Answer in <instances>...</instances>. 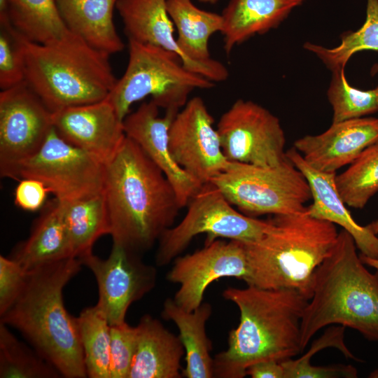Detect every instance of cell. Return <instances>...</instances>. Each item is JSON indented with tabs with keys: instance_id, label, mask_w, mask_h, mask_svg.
I'll return each instance as SVG.
<instances>
[{
	"instance_id": "obj_24",
	"label": "cell",
	"mask_w": 378,
	"mask_h": 378,
	"mask_svg": "<svg viewBox=\"0 0 378 378\" xmlns=\"http://www.w3.org/2000/svg\"><path fill=\"white\" fill-rule=\"evenodd\" d=\"M59 14L69 31L93 48L112 55L124 44L113 19L117 0H55Z\"/></svg>"
},
{
	"instance_id": "obj_37",
	"label": "cell",
	"mask_w": 378,
	"mask_h": 378,
	"mask_svg": "<svg viewBox=\"0 0 378 378\" xmlns=\"http://www.w3.org/2000/svg\"><path fill=\"white\" fill-rule=\"evenodd\" d=\"M344 330L345 327L343 326L332 325L319 338H317L312 342L307 352L300 358L297 359L289 358L281 361L284 370V377L288 372L310 365L312 357L319 351L328 347L337 349L346 358L359 360L344 344Z\"/></svg>"
},
{
	"instance_id": "obj_2",
	"label": "cell",
	"mask_w": 378,
	"mask_h": 378,
	"mask_svg": "<svg viewBox=\"0 0 378 378\" xmlns=\"http://www.w3.org/2000/svg\"><path fill=\"white\" fill-rule=\"evenodd\" d=\"M223 296L237 306L240 318L227 349L214 358V377L242 378L255 363L281 362L303 351L301 321L309 299L299 290L247 286L228 288Z\"/></svg>"
},
{
	"instance_id": "obj_38",
	"label": "cell",
	"mask_w": 378,
	"mask_h": 378,
	"mask_svg": "<svg viewBox=\"0 0 378 378\" xmlns=\"http://www.w3.org/2000/svg\"><path fill=\"white\" fill-rule=\"evenodd\" d=\"M49 192L41 181L31 178H21L15 190V203L25 211H36L43 205Z\"/></svg>"
},
{
	"instance_id": "obj_32",
	"label": "cell",
	"mask_w": 378,
	"mask_h": 378,
	"mask_svg": "<svg viewBox=\"0 0 378 378\" xmlns=\"http://www.w3.org/2000/svg\"><path fill=\"white\" fill-rule=\"evenodd\" d=\"M340 197L348 206L363 208L378 192V140L368 146L342 174L335 176Z\"/></svg>"
},
{
	"instance_id": "obj_6",
	"label": "cell",
	"mask_w": 378,
	"mask_h": 378,
	"mask_svg": "<svg viewBox=\"0 0 378 378\" xmlns=\"http://www.w3.org/2000/svg\"><path fill=\"white\" fill-rule=\"evenodd\" d=\"M259 240L243 243L248 265L247 286L299 290L309 300L314 274L332 250L338 231L334 223L301 212L275 215Z\"/></svg>"
},
{
	"instance_id": "obj_46",
	"label": "cell",
	"mask_w": 378,
	"mask_h": 378,
	"mask_svg": "<svg viewBox=\"0 0 378 378\" xmlns=\"http://www.w3.org/2000/svg\"><path fill=\"white\" fill-rule=\"evenodd\" d=\"M375 91H376V92H377V102H378V86L375 88Z\"/></svg>"
},
{
	"instance_id": "obj_17",
	"label": "cell",
	"mask_w": 378,
	"mask_h": 378,
	"mask_svg": "<svg viewBox=\"0 0 378 378\" xmlns=\"http://www.w3.org/2000/svg\"><path fill=\"white\" fill-rule=\"evenodd\" d=\"M52 126L69 144L106 163L121 145L123 120L108 97L99 102L52 113Z\"/></svg>"
},
{
	"instance_id": "obj_23",
	"label": "cell",
	"mask_w": 378,
	"mask_h": 378,
	"mask_svg": "<svg viewBox=\"0 0 378 378\" xmlns=\"http://www.w3.org/2000/svg\"><path fill=\"white\" fill-rule=\"evenodd\" d=\"M23 269L39 267L75 257L66 228L62 205L55 198L34 223L29 237L10 256Z\"/></svg>"
},
{
	"instance_id": "obj_19",
	"label": "cell",
	"mask_w": 378,
	"mask_h": 378,
	"mask_svg": "<svg viewBox=\"0 0 378 378\" xmlns=\"http://www.w3.org/2000/svg\"><path fill=\"white\" fill-rule=\"evenodd\" d=\"M168 14L178 31L177 44L183 54V65L188 70L213 82H222L229 76L227 69L211 57L209 40L221 32V14L200 9L192 0H167Z\"/></svg>"
},
{
	"instance_id": "obj_9",
	"label": "cell",
	"mask_w": 378,
	"mask_h": 378,
	"mask_svg": "<svg viewBox=\"0 0 378 378\" xmlns=\"http://www.w3.org/2000/svg\"><path fill=\"white\" fill-rule=\"evenodd\" d=\"M187 206L182 220L165 230L158 240V266L174 260L198 234H206L205 244L220 237L251 243L261 239L272 225L270 219L262 220L236 211L211 181L203 183Z\"/></svg>"
},
{
	"instance_id": "obj_29",
	"label": "cell",
	"mask_w": 378,
	"mask_h": 378,
	"mask_svg": "<svg viewBox=\"0 0 378 378\" xmlns=\"http://www.w3.org/2000/svg\"><path fill=\"white\" fill-rule=\"evenodd\" d=\"M88 377L111 378V326L95 305L76 317Z\"/></svg>"
},
{
	"instance_id": "obj_39",
	"label": "cell",
	"mask_w": 378,
	"mask_h": 378,
	"mask_svg": "<svg viewBox=\"0 0 378 378\" xmlns=\"http://www.w3.org/2000/svg\"><path fill=\"white\" fill-rule=\"evenodd\" d=\"M357 369L351 365L316 366L312 364L288 372L285 378H356Z\"/></svg>"
},
{
	"instance_id": "obj_21",
	"label": "cell",
	"mask_w": 378,
	"mask_h": 378,
	"mask_svg": "<svg viewBox=\"0 0 378 378\" xmlns=\"http://www.w3.org/2000/svg\"><path fill=\"white\" fill-rule=\"evenodd\" d=\"M136 327V348L128 378L181 377L185 349L179 335L148 314Z\"/></svg>"
},
{
	"instance_id": "obj_41",
	"label": "cell",
	"mask_w": 378,
	"mask_h": 378,
	"mask_svg": "<svg viewBox=\"0 0 378 378\" xmlns=\"http://www.w3.org/2000/svg\"><path fill=\"white\" fill-rule=\"evenodd\" d=\"M360 258L364 265H367L377 270L378 272V259L369 258L368 256L360 254Z\"/></svg>"
},
{
	"instance_id": "obj_3",
	"label": "cell",
	"mask_w": 378,
	"mask_h": 378,
	"mask_svg": "<svg viewBox=\"0 0 378 378\" xmlns=\"http://www.w3.org/2000/svg\"><path fill=\"white\" fill-rule=\"evenodd\" d=\"M82 265L71 258L29 272L21 293L1 316L66 378L88 377L77 319L66 309L62 294Z\"/></svg>"
},
{
	"instance_id": "obj_20",
	"label": "cell",
	"mask_w": 378,
	"mask_h": 378,
	"mask_svg": "<svg viewBox=\"0 0 378 378\" xmlns=\"http://www.w3.org/2000/svg\"><path fill=\"white\" fill-rule=\"evenodd\" d=\"M286 156L309 185L312 203L307 206L308 213L314 218L341 226L352 236L360 254L378 259V237L366 226L359 225L351 215L337 190L336 173L314 169L293 147L286 150Z\"/></svg>"
},
{
	"instance_id": "obj_28",
	"label": "cell",
	"mask_w": 378,
	"mask_h": 378,
	"mask_svg": "<svg viewBox=\"0 0 378 378\" xmlns=\"http://www.w3.org/2000/svg\"><path fill=\"white\" fill-rule=\"evenodd\" d=\"M60 202L75 257L92 252L95 241L100 237L110 234L104 191L86 199Z\"/></svg>"
},
{
	"instance_id": "obj_8",
	"label": "cell",
	"mask_w": 378,
	"mask_h": 378,
	"mask_svg": "<svg viewBox=\"0 0 378 378\" xmlns=\"http://www.w3.org/2000/svg\"><path fill=\"white\" fill-rule=\"evenodd\" d=\"M210 181L232 205L251 217L301 212L312 199L307 179L288 158L274 167L230 162Z\"/></svg>"
},
{
	"instance_id": "obj_26",
	"label": "cell",
	"mask_w": 378,
	"mask_h": 378,
	"mask_svg": "<svg viewBox=\"0 0 378 378\" xmlns=\"http://www.w3.org/2000/svg\"><path fill=\"white\" fill-rule=\"evenodd\" d=\"M167 0H117L115 8L122 18L129 40L150 44L183 54L174 35V23L166 6Z\"/></svg>"
},
{
	"instance_id": "obj_4",
	"label": "cell",
	"mask_w": 378,
	"mask_h": 378,
	"mask_svg": "<svg viewBox=\"0 0 378 378\" xmlns=\"http://www.w3.org/2000/svg\"><path fill=\"white\" fill-rule=\"evenodd\" d=\"M356 248L342 229L316 270L312 296L301 321L303 350L318 330L332 325L349 327L378 342V275L366 269Z\"/></svg>"
},
{
	"instance_id": "obj_5",
	"label": "cell",
	"mask_w": 378,
	"mask_h": 378,
	"mask_svg": "<svg viewBox=\"0 0 378 378\" xmlns=\"http://www.w3.org/2000/svg\"><path fill=\"white\" fill-rule=\"evenodd\" d=\"M15 33L24 59V80L52 113L102 101L115 86L118 79L110 55L71 31L45 43Z\"/></svg>"
},
{
	"instance_id": "obj_30",
	"label": "cell",
	"mask_w": 378,
	"mask_h": 378,
	"mask_svg": "<svg viewBox=\"0 0 378 378\" xmlns=\"http://www.w3.org/2000/svg\"><path fill=\"white\" fill-rule=\"evenodd\" d=\"M366 18L362 27L355 31L344 32L339 46L328 48L306 42L304 48L314 52L326 66L333 71L344 68L350 57L361 50L378 51V0H366ZM372 75L378 73V64L371 69Z\"/></svg>"
},
{
	"instance_id": "obj_14",
	"label": "cell",
	"mask_w": 378,
	"mask_h": 378,
	"mask_svg": "<svg viewBox=\"0 0 378 378\" xmlns=\"http://www.w3.org/2000/svg\"><path fill=\"white\" fill-rule=\"evenodd\" d=\"M214 122L202 99L195 97L177 113L169 130V146L174 160L202 184L230 164L223 152Z\"/></svg>"
},
{
	"instance_id": "obj_11",
	"label": "cell",
	"mask_w": 378,
	"mask_h": 378,
	"mask_svg": "<svg viewBox=\"0 0 378 378\" xmlns=\"http://www.w3.org/2000/svg\"><path fill=\"white\" fill-rule=\"evenodd\" d=\"M223 152L230 162L274 167L288 160L279 118L262 106L237 99L217 124Z\"/></svg>"
},
{
	"instance_id": "obj_10",
	"label": "cell",
	"mask_w": 378,
	"mask_h": 378,
	"mask_svg": "<svg viewBox=\"0 0 378 378\" xmlns=\"http://www.w3.org/2000/svg\"><path fill=\"white\" fill-rule=\"evenodd\" d=\"M106 163L63 139L52 127L32 156L20 162L11 178L41 181L62 202L89 198L104 191Z\"/></svg>"
},
{
	"instance_id": "obj_16",
	"label": "cell",
	"mask_w": 378,
	"mask_h": 378,
	"mask_svg": "<svg viewBox=\"0 0 378 378\" xmlns=\"http://www.w3.org/2000/svg\"><path fill=\"white\" fill-rule=\"evenodd\" d=\"M159 107L144 102L123 120L127 136L134 141L164 174L176 192L181 208L188 205L202 183L188 174L174 160L169 146V130L178 111H167L159 116Z\"/></svg>"
},
{
	"instance_id": "obj_18",
	"label": "cell",
	"mask_w": 378,
	"mask_h": 378,
	"mask_svg": "<svg viewBox=\"0 0 378 378\" xmlns=\"http://www.w3.org/2000/svg\"><path fill=\"white\" fill-rule=\"evenodd\" d=\"M378 140V118H358L332 123L324 132L306 135L293 148L314 169L336 173L351 164L368 146Z\"/></svg>"
},
{
	"instance_id": "obj_40",
	"label": "cell",
	"mask_w": 378,
	"mask_h": 378,
	"mask_svg": "<svg viewBox=\"0 0 378 378\" xmlns=\"http://www.w3.org/2000/svg\"><path fill=\"white\" fill-rule=\"evenodd\" d=\"M246 375L252 378H284V370L279 361L263 360L249 366Z\"/></svg>"
},
{
	"instance_id": "obj_15",
	"label": "cell",
	"mask_w": 378,
	"mask_h": 378,
	"mask_svg": "<svg viewBox=\"0 0 378 378\" xmlns=\"http://www.w3.org/2000/svg\"><path fill=\"white\" fill-rule=\"evenodd\" d=\"M248 265L244 244L215 239L192 253L174 260L167 279L179 285L174 300L192 312L202 303L204 293L214 281L234 277L246 281Z\"/></svg>"
},
{
	"instance_id": "obj_31",
	"label": "cell",
	"mask_w": 378,
	"mask_h": 378,
	"mask_svg": "<svg viewBox=\"0 0 378 378\" xmlns=\"http://www.w3.org/2000/svg\"><path fill=\"white\" fill-rule=\"evenodd\" d=\"M57 370L0 322L1 378H57Z\"/></svg>"
},
{
	"instance_id": "obj_44",
	"label": "cell",
	"mask_w": 378,
	"mask_h": 378,
	"mask_svg": "<svg viewBox=\"0 0 378 378\" xmlns=\"http://www.w3.org/2000/svg\"><path fill=\"white\" fill-rule=\"evenodd\" d=\"M368 377L370 378H378V369L371 372Z\"/></svg>"
},
{
	"instance_id": "obj_43",
	"label": "cell",
	"mask_w": 378,
	"mask_h": 378,
	"mask_svg": "<svg viewBox=\"0 0 378 378\" xmlns=\"http://www.w3.org/2000/svg\"><path fill=\"white\" fill-rule=\"evenodd\" d=\"M6 10V0H0V14L4 13Z\"/></svg>"
},
{
	"instance_id": "obj_25",
	"label": "cell",
	"mask_w": 378,
	"mask_h": 378,
	"mask_svg": "<svg viewBox=\"0 0 378 378\" xmlns=\"http://www.w3.org/2000/svg\"><path fill=\"white\" fill-rule=\"evenodd\" d=\"M211 313V305L206 302L192 312L184 309L172 298H167L163 304L162 316L175 323L185 349L186 367L182 370V377H214V358L210 355L211 342L206 331Z\"/></svg>"
},
{
	"instance_id": "obj_22",
	"label": "cell",
	"mask_w": 378,
	"mask_h": 378,
	"mask_svg": "<svg viewBox=\"0 0 378 378\" xmlns=\"http://www.w3.org/2000/svg\"><path fill=\"white\" fill-rule=\"evenodd\" d=\"M304 0H230L221 15L224 50L229 55L256 34L276 28Z\"/></svg>"
},
{
	"instance_id": "obj_27",
	"label": "cell",
	"mask_w": 378,
	"mask_h": 378,
	"mask_svg": "<svg viewBox=\"0 0 378 378\" xmlns=\"http://www.w3.org/2000/svg\"><path fill=\"white\" fill-rule=\"evenodd\" d=\"M0 17H6L18 34L34 43L49 42L69 31L55 0H6V10Z\"/></svg>"
},
{
	"instance_id": "obj_42",
	"label": "cell",
	"mask_w": 378,
	"mask_h": 378,
	"mask_svg": "<svg viewBox=\"0 0 378 378\" xmlns=\"http://www.w3.org/2000/svg\"><path fill=\"white\" fill-rule=\"evenodd\" d=\"M374 234L378 235V218L365 225Z\"/></svg>"
},
{
	"instance_id": "obj_1",
	"label": "cell",
	"mask_w": 378,
	"mask_h": 378,
	"mask_svg": "<svg viewBox=\"0 0 378 378\" xmlns=\"http://www.w3.org/2000/svg\"><path fill=\"white\" fill-rule=\"evenodd\" d=\"M104 195L113 244L138 254L172 227L181 209L164 174L126 135L106 163Z\"/></svg>"
},
{
	"instance_id": "obj_7",
	"label": "cell",
	"mask_w": 378,
	"mask_h": 378,
	"mask_svg": "<svg viewBox=\"0 0 378 378\" xmlns=\"http://www.w3.org/2000/svg\"><path fill=\"white\" fill-rule=\"evenodd\" d=\"M214 82L187 69L175 52L129 40V61L108 98L122 120L130 106L147 96L165 111H179L195 89H210Z\"/></svg>"
},
{
	"instance_id": "obj_45",
	"label": "cell",
	"mask_w": 378,
	"mask_h": 378,
	"mask_svg": "<svg viewBox=\"0 0 378 378\" xmlns=\"http://www.w3.org/2000/svg\"><path fill=\"white\" fill-rule=\"evenodd\" d=\"M198 1H200L202 3H204V4H214L217 3L219 0H198Z\"/></svg>"
},
{
	"instance_id": "obj_12",
	"label": "cell",
	"mask_w": 378,
	"mask_h": 378,
	"mask_svg": "<svg viewBox=\"0 0 378 378\" xmlns=\"http://www.w3.org/2000/svg\"><path fill=\"white\" fill-rule=\"evenodd\" d=\"M52 113L26 81L0 92V174L36 153L52 127Z\"/></svg>"
},
{
	"instance_id": "obj_36",
	"label": "cell",
	"mask_w": 378,
	"mask_h": 378,
	"mask_svg": "<svg viewBox=\"0 0 378 378\" xmlns=\"http://www.w3.org/2000/svg\"><path fill=\"white\" fill-rule=\"evenodd\" d=\"M29 275L10 257L0 255V316L5 314L21 293Z\"/></svg>"
},
{
	"instance_id": "obj_35",
	"label": "cell",
	"mask_w": 378,
	"mask_h": 378,
	"mask_svg": "<svg viewBox=\"0 0 378 378\" xmlns=\"http://www.w3.org/2000/svg\"><path fill=\"white\" fill-rule=\"evenodd\" d=\"M136 327L126 321L111 326V378H128L135 352Z\"/></svg>"
},
{
	"instance_id": "obj_34",
	"label": "cell",
	"mask_w": 378,
	"mask_h": 378,
	"mask_svg": "<svg viewBox=\"0 0 378 378\" xmlns=\"http://www.w3.org/2000/svg\"><path fill=\"white\" fill-rule=\"evenodd\" d=\"M0 88H11L24 81L22 53L16 36L6 18H0Z\"/></svg>"
},
{
	"instance_id": "obj_13",
	"label": "cell",
	"mask_w": 378,
	"mask_h": 378,
	"mask_svg": "<svg viewBox=\"0 0 378 378\" xmlns=\"http://www.w3.org/2000/svg\"><path fill=\"white\" fill-rule=\"evenodd\" d=\"M93 273L99 298L96 306L110 326L125 322L130 306L154 288L157 270L144 263L139 254L113 244L108 257L102 259L92 251L78 258Z\"/></svg>"
},
{
	"instance_id": "obj_33",
	"label": "cell",
	"mask_w": 378,
	"mask_h": 378,
	"mask_svg": "<svg viewBox=\"0 0 378 378\" xmlns=\"http://www.w3.org/2000/svg\"><path fill=\"white\" fill-rule=\"evenodd\" d=\"M332 72L327 92L333 111L332 123L362 118L378 111L375 89L360 90L351 86L343 67L335 69Z\"/></svg>"
}]
</instances>
